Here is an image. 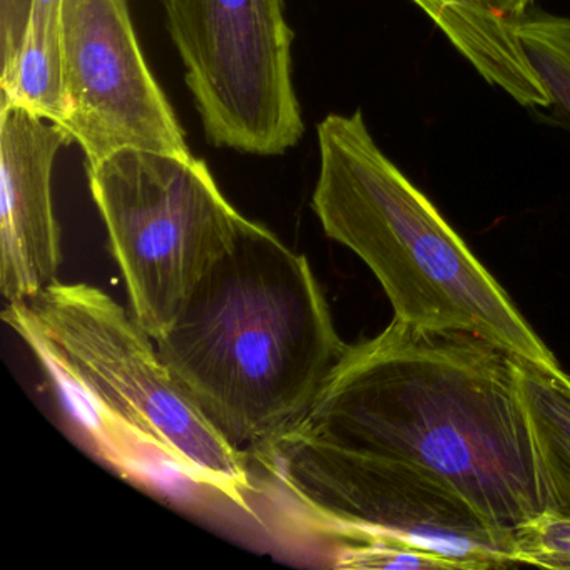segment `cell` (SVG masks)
<instances>
[{
	"instance_id": "1",
	"label": "cell",
	"mask_w": 570,
	"mask_h": 570,
	"mask_svg": "<svg viewBox=\"0 0 570 570\" xmlns=\"http://www.w3.org/2000/svg\"><path fill=\"white\" fill-rule=\"evenodd\" d=\"M296 430L422 466L505 529L550 510L520 360L472 333L393 318L348 345Z\"/></svg>"
},
{
	"instance_id": "2",
	"label": "cell",
	"mask_w": 570,
	"mask_h": 570,
	"mask_svg": "<svg viewBox=\"0 0 570 570\" xmlns=\"http://www.w3.org/2000/svg\"><path fill=\"white\" fill-rule=\"evenodd\" d=\"M156 343L179 385L248 456L302 425L348 348L308 258L255 222Z\"/></svg>"
},
{
	"instance_id": "3",
	"label": "cell",
	"mask_w": 570,
	"mask_h": 570,
	"mask_svg": "<svg viewBox=\"0 0 570 570\" xmlns=\"http://www.w3.org/2000/svg\"><path fill=\"white\" fill-rule=\"evenodd\" d=\"M92 449L136 482L193 487L252 513V460L179 385L132 313L88 283H55L6 303Z\"/></svg>"
},
{
	"instance_id": "4",
	"label": "cell",
	"mask_w": 570,
	"mask_h": 570,
	"mask_svg": "<svg viewBox=\"0 0 570 570\" xmlns=\"http://www.w3.org/2000/svg\"><path fill=\"white\" fill-rule=\"evenodd\" d=\"M316 136L313 212L328 238L372 269L393 318L415 328L472 333L522 362L567 375L462 236L376 145L360 109L326 116Z\"/></svg>"
},
{
	"instance_id": "5",
	"label": "cell",
	"mask_w": 570,
	"mask_h": 570,
	"mask_svg": "<svg viewBox=\"0 0 570 570\" xmlns=\"http://www.w3.org/2000/svg\"><path fill=\"white\" fill-rule=\"evenodd\" d=\"M333 543L393 540L463 570L520 566L515 530L497 525L429 470L293 430L249 456Z\"/></svg>"
},
{
	"instance_id": "6",
	"label": "cell",
	"mask_w": 570,
	"mask_h": 570,
	"mask_svg": "<svg viewBox=\"0 0 570 570\" xmlns=\"http://www.w3.org/2000/svg\"><path fill=\"white\" fill-rule=\"evenodd\" d=\"M86 168L131 313L159 342L252 219L193 155L128 148Z\"/></svg>"
},
{
	"instance_id": "7",
	"label": "cell",
	"mask_w": 570,
	"mask_h": 570,
	"mask_svg": "<svg viewBox=\"0 0 570 570\" xmlns=\"http://www.w3.org/2000/svg\"><path fill=\"white\" fill-rule=\"evenodd\" d=\"M163 4L206 139L255 156L285 155L298 145L305 126L283 0Z\"/></svg>"
},
{
	"instance_id": "8",
	"label": "cell",
	"mask_w": 570,
	"mask_h": 570,
	"mask_svg": "<svg viewBox=\"0 0 570 570\" xmlns=\"http://www.w3.org/2000/svg\"><path fill=\"white\" fill-rule=\"evenodd\" d=\"M62 128L98 165L121 149L191 156L139 46L129 0H65Z\"/></svg>"
},
{
	"instance_id": "9",
	"label": "cell",
	"mask_w": 570,
	"mask_h": 570,
	"mask_svg": "<svg viewBox=\"0 0 570 570\" xmlns=\"http://www.w3.org/2000/svg\"><path fill=\"white\" fill-rule=\"evenodd\" d=\"M62 126L2 99L0 105V292L6 302L35 298L58 283L61 226L52 176Z\"/></svg>"
},
{
	"instance_id": "10",
	"label": "cell",
	"mask_w": 570,
	"mask_h": 570,
	"mask_svg": "<svg viewBox=\"0 0 570 570\" xmlns=\"http://www.w3.org/2000/svg\"><path fill=\"white\" fill-rule=\"evenodd\" d=\"M489 85L523 108H550L552 98L533 69L520 26L533 0H412Z\"/></svg>"
},
{
	"instance_id": "11",
	"label": "cell",
	"mask_w": 570,
	"mask_h": 570,
	"mask_svg": "<svg viewBox=\"0 0 570 570\" xmlns=\"http://www.w3.org/2000/svg\"><path fill=\"white\" fill-rule=\"evenodd\" d=\"M520 385L549 482L547 513L570 519V376L520 360Z\"/></svg>"
},
{
	"instance_id": "12",
	"label": "cell",
	"mask_w": 570,
	"mask_h": 570,
	"mask_svg": "<svg viewBox=\"0 0 570 570\" xmlns=\"http://www.w3.org/2000/svg\"><path fill=\"white\" fill-rule=\"evenodd\" d=\"M520 39L552 105L570 116V18L529 12L520 26Z\"/></svg>"
},
{
	"instance_id": "13",
	"label": "cell",
	"mask_w": 570,
	"mask_h": 570,
	"mask_svg": "<svg viewBox=\"0 0 570 570\" xmlns=\"http://www.w3.org/2000/svg\"><path fill=\"white\" fill-rule=\"evenodd\" d=\"M332 559L330 566L343 570H463L455 560L393 540L335 543Z\"/></svg>"
},
{
	"instance_id": "14",
	"label": "cell",
	"mask_w": 570,
	"mask_h": 570,
	"mask_svg": "<svg viewBox=\"0 0 570 570\" xmlns=\"http://www.w3.org/2000/svg\"><path fill=\"white\" fill-rule=\"evenodd\" d=\"M520 566L570 569V519L542 513L515 529Z\"/></svg>"
},
{
	"instance_id": "15",
	"label": "cell",
	"mask_w": 570,
	"mask_h": 570,
	"mask_svg": "<svg viewBox=\"0 0 570 570\" xmlns=\"http://www.w3.org/2000/svg\"><path fill=\"white\" fill-rule=\"evenodd\" d=\"M32 0H0V56H2V72H8L14 65L29 14H31Z\"/></svg>"
},
{
	"instance_id": "16",
	"label": "cell",
	"mask_w": 570,
	"mask_h": 570,
	"mask_svg": "<svg viewBox=\"0 0 570 570\" xmlns=\"http://www.w3.org/2000/svg\"><path fill=\"white\" fill-rule=\"evenodd\" d=\"M163 2H166V0H163Z\"/></svg>"
}]
</instances>
